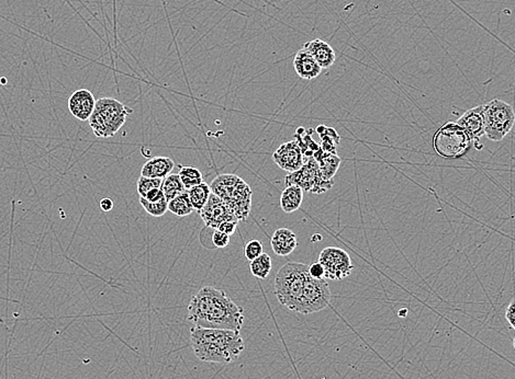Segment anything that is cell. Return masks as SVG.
I'll return each instance as SVG.
<instances>
[{"label":"cell","instance_id":"cell-1","mask_svg":"<svg viewBox=\"0 0 515 379\" xmlns=\"http://www.w3.org/2000/svg\"><path fill=\"white\" fill-rule=\"evenodd\" d=\"M187 318L198 328L240 331L244 323V309L225 291L204 286L191 297Z\"/></svg>","mask_w":515,"mask_h":379},{"label":"cell","instance_id":"cell-2","mask_svg":"<svg viewBox=\"0 0 515 379\" xmlns=\"http://www.w3.org/2000/svg\"><path fill=\"white\" fill-rule=\"evenodd\" d=\"M191 344L193 353L206 363H232L245 350L240 331L193 327Z\"/></svg>","mask_w":515,"mask_h":379},{"label":"cell","instance_id":"cell-3","mask_svg":"<svg viewBox=\"0 0 515 379\" xmlns=\"http://www.w3.org/2000/svg\"><path fill=\"white\" fill-rule=\"evenodd\" d=\"M210 189L232 210L237 221H246L252 210L253 192L242 178L237 174H220L212 181Z\"/></svg>","mask_w":515,"mask_h":379},{"label":"cell","instance_id":"cell-4","mask_svg":"<svg viewBox=\"0 0 515 379\" xmlns=\"http://www.w3.org/2000/svg\"><path fill=\"white\" fill-rule=\"evenodd\" d=\"M131 113V109L117 99L101 98L96 101L95 110L88 121L97 137L108 139L120 131Z\"/></svg>","mask_w":515,"mask_h":379},{"label":"cell","instance_id":"cell-5","mask_svg":"<svg viewBox=\"0 0 515 379\" xmlns=\"http://www.w3.org/2000/svg\"><path fill=\"white\" fill-rule=\"evenodd\" d=\"M309 277L307 264L288 262L279 269L275 277V295L281 305L294 311Z\"/></svg>","mask_w":515,"mask_h":379},{"label":"cell","instance_id":"cell-6","mask_svg":"<svg viewBox=\"0 0 515 379\" xmlns=\"http://www.w3.org/2000/svg\"><path fill=\"white\" fill-rule=\"evenodd\" d=\"M472 141L457 123L444 124L433 137V148L442 158L459 159L470 150Z\"/></svg>","mask_w":515,"mask_h":379},{"label":"cell","instance_id":"cell-7","mask_svg":"<svg viewBox=\"0 0 515 379\" xmlns=\"http://www.w3.org/2000/svg\"><path fill=\"white\" fill-rule=\"evenodd\" d=\"M484 107V135L492 141L505 139L514 125L515 114L512 105L495 99L482 105Z\"/></svg>","mask_w":515,"mask_h":379},{"label":"cell","instance_id":"cell-8","mask_svg":"<svg viewBox=\"0 0 515 379\" xmlns=\"http://www.w3.org/2000/svg\"><path fill=\"white\" fill-rule=\"evenodd\" d=\"M285 185H296L304 192L322 194L334 187V180H325L320 171L319 164L310 157L300 169L291 172L285 177Z\"/></svg>","mask_w":515,"mask_h":379},{"label":"cell","instance_id":"cell-9","mask_svg":"<svg viewBox=\"0 0 515 379\" xmlns=\"http://www.w3.org/2000/svg\"><path fill=\"white\" fill-rule=\"evenodd\" d=\"M330 300L331 291L327 281L324 279H315L309 277L304 284L294 311L304 315L318 313L330 305Z\"/></svg>","mask_w":515,"mask_h":379},{"label":"cell","instance_id":"cell-10","mask_svg":"<svg viewBox=\"0 0 515 379\" xmlns=\"http://www.w3.org/2000/svg\"><path fill=\"white\" fill-rule=\"evenodd\" d=\"M319 262L324 269V277L334 281L350 277L354 269L350 254L338 247L323 249L319 256Z\"/></svg>","mask_w":515,"mask_h":379},{"label":"cell","instance_id":"cell-11","mask_svg":"<svg viewBox=\"0 0 515 379\" xmlns=\"http://www.w3.org/2000/svg\"><path fill=\"white\" fill-rule=\"evenodd\" d=\"M199 213L208 229H216L225 222L237 221L232 210L227 208V204L219 196L212 192Z\"/></svg>","mask_w":515,"mask_h":379},{"label":"cell","instance_id":"cell-12","mask_svg":"<svg viewBox=\"0 0 515 379\" xmlns=\"http://www.w3.org/2000/svg\"><path fill=\"white\" fill-rule=\"evenodd\" d=\"M273 159L281 169L288 173L300 169L304 164V156L296 139L281 145L274 153Z\"/></svg>","mask_w":515,"mask_h":379},{"label":"cell","instance_id":"cell-13","mask_svg":"<svg viewBox=\"0 0 515 379\" xmlns=\"http://www.w3.org/2000/svg\"><path fill=\"white\" fill-rule=\"evenodd\" d=\"M457 124L461 126L472 141V146L482 149L480 139L484 135V107L478 105L470 109L458 118Z\"/></svg>","mask_w":515,"mask_h":379},{"label":"cell","instance_id":"cell-14","mask_svg":"<svg viewBox=\"0 0 515 379\" xmlns=\"http://www.w3.org/2000/svg\"><path fill=\"white\" fill-rule=\"evenodd\" d=\"M96 99L87 89H78L68 99V110L74 118L88 121L95 110Z\"/></svg>","mask_w":515,"mask_h":379},{"label":"cell","instance_id":"cell-15","mask_svg":"<svg viewBox=\"0 0 515 379\" xmlns=\"http://www.w3.org/2000/svg\"><path fill=\"white\" fill-rule=\"evenodd\" d=\"M294 72L301 79L313 80L319 77L322 68L319 66L317 61L313 59L307 49L302 47L298 51L294 59Z\"/></svg>","mask_w":515,"mask_h":379},{"label":"cell","instance_id":"cell-16","mask_svg":"<svg viewBox=\"0 0 515 379\" xmlns=\"http://www.w3.org/2000/svg\"><path fill=\"white\" fill-rule=\"evenodd\" d=\"M304 49L309 52L322 70H329L336 61L334 49L323 40L315 39L307 42L304 44Z\"/></svg>","mask_w":515,"mask_h":379},{"label":"cell","instance_id":"cell-17","mask_svg":"<svg viewBox=\"0 0 515 379\" xmlns=\"http://www.w3.org/2000/svg\"><path fill=\"white\" fill-rule=\"evenodd\" d=\"M271 249L277 256H286L296 250L298 246L296 233L288 229H279L271 237Z\"/></svg>","mask_w":515,"mask_h":379},{"label":"cell","instance_id":"cell-18","mask_svg":"<svg viewBox=\"0 0 515 379\" xmlns=\"http://www.w3.org/2000/svg\"><path fill=\"white\" fill-rule=\"evenodd\" d=\"M175 168V162L173 159L168 157H154L150 159L144 166L142 167L141 176L147 178H156V179H164L167 177L170 172Z\"/></svg>","mask_w":515,"mask_h":379},{"label":"cell","instance_id":"cell-19","mask_svg":"<svg viewBox=\"0 0 515 379\" xmlns=\"http://www.w3.org/2000/svg\"><path fill=\"white\" fill-rule=\"evenodd\" d=\"M313 158L317 160L319 164L320 171L322 174V177L325 180H334V176L338 172V168H340L341 159L338 155L329 154L325 153L322 149L320 148L319 150L313 155Z\"/></svg>","mask_w":515,"mask_h":379},{"label":"cell","instance_id":"cell-20","mask_svg":"<svg viewBox=\"0 0 515 379\" xmlns=\"http://www.w3.org/2000/svg\"><path fill=\"white\" fill-rule=\"evenodd\" d=\"M304 201V191L296 185L286 187L281 195V210L287 214L294 213L299 210Z\"/></svg>","mask_w":515,"mask_h":379},{"label":"cell","instance_id":"cell-21","mask_svg":"<svg viewBox=\"0 0 515 379\" xmlns=\"http://www.w3.org/2000/svg\"><path fill=\"white\" fill-rule=\"evenodd\" d=\"M161 191H162L168 202V201L173 200L174 198L181 194V193L186 192L187 190L181 183L178 174H168L167 177L162 180Z\"/></svg>","mask_w":515,"mask_h":379},{"label":"cell","instance_id":"cell-22","mask_svg":"<svg viewBox=\"0 0 515 379\" xmlns=\"http://www.w3.org/2000/svg\"><path fill=\"white\" fill-rule=\"evenodd\" d=\"M210 194H211L210 185H207L204 181L200 185H196V187L187 190V195H188L189 200H191V206H193V210H198V212L204 208Z\"/></svg>","mask_w":515,"mask_h":379},{"label":"cell","instance_id":"cell-23","mask_svg":"<svg viewBox=\"0 0 515 379\" xmlns=\"http://www.w3.org/2000/svg\"><path fill=\"white\" fill-rule=\"evenodd\" d=\"M167 208L170 213H173L177 217H185V216L191 215L195 210L193 206H191L188 195H187V191L178 195L173 200L168 201Z\"/></svg>","mask_w":515,"mask_h":379},{"label":"cell","instance_id":"cell-24","mask_svg":"<svg viewBox=\"0 0 515 379\" xmlns=\"http://www.w3.org/2000/svg\"><path fill=\"white\" fill-rule=\"evenodd\" d=\"M250 262L251 273L254 277L260 279H267L268 275L271 273V268H273L271 258L269 254H262L256 259Z\"/></svg>","mask_w":515,"mask_h":379},{"label":"cell","instance_id":"cell-25","mask_svg":"<svg viewBox=\"0 0 515 379\" xmlns=\"http://www.w3.org/2000/svg\"><path fill=\"white\" fill-rule=\"evenodd\" d=\"M311 131L306 132L304 127H299L297 130L296 137L297 143L299 145L300 149H301L302 155L304 156L313 157V155L319 150L321 147L318 145L313 139H311L310 135Z\"/></svg>","mask_w":515,"mask_h":379},{"label":"cell","instance_id":"cell-26","mask_svg":"<svg viewBox=\"0 0 515 379\" xmlns=\"http://www.w3.org/2000/svg\"><path fill=\"white\" fill-rule=\"evenodd\" d=\"M178 176H179V179H181V183H183L186 190L191 189V187H196V185H199L204 182L202 173H201L200 170L197 169L195 167H181Z\"/></svg>","mask_w":515,"mask_h":379},{"label":"cell","instance_id":"cell-27","mask_svg":"<svg viewBox=\"0 0 515 379\" xmlns=\"http://www.w3.org/2000/svg\"><path fill=\"white\" fill-rule=\"evenodd\" d=\"M321 139V149L329 154L338 155V144H340V136L336 133L334 128L325 126L321 133L319 134Z\"/></svg>","mask_w":515,"mask_h":379},{"label":"cell","instance_id":"cell-28","mask_svg":"<svg viewBox=\"0 0 515 379\" xmlns=\"http://www.w3.org/2000/svg\"><path fill=\"white\" fill-rule=\"evenodd\" d=\"M140 204L142 208H144L145 212L153 217H161V216L165 215L168 210V202L165 198L161 199L156 202H149L145 199L140 198Z\"/></svg>","mask_w":515,"mask_h":379},{"label":"cell","instance_id":"cell-29","mask_svg":"<svg viewBox=\"0 0 515 379\" xmlns=\"http://www.w3.org/2000/svg\"><path fill=\"white\" fill-rule=\"evenodd\" d=\"M163 179H156V178L140 177L137 180V193L140 198H144L147 193L154 189H161Z\"/></svg>","mask_w":515,"mask_h":379},{"label":"cell","instance_id":"cell-30","mask_svg":"<svg viewBox=\"0 0 515 379\" xmlns=\"http://www.w3.org/2000/svg\"><path fill=\"white\" fill-rule=\"evenodd\" d=\"M262 254H264L263 244L258 239H252L245 244L244 256L248 261L256 259Z\"/></svg>","mask_w":515,"mask_h":379},{"label":"cell","instance_id":"cell-31","mask_svg":"<svg viewBox=\"0 0 515 379\" xmlns=\"http://www.w3.org/2000/svg\"><path fill=\"white\" fill-rule=\"evenodd\" d=\"M211 242L216 248H225L229 246L230 236L219 229H212Z\"/></svg>","mask_w":515,"mask_h":379},{"label":"cell","instance_id":"cell-32","mask_svg":"<svg viewBox=\"0 0 515 379\" xmlns=\"http://www.w3.org/2000/svg\"><path fill=\"white\" fill-rule=\"evenodd\" d=\"M309 274L315 279H324V269H323L322 264L320 262L311 264L309 267Z\"/></svg>","mask_w":515,"mask_h":379},{"label":"cell","instance_id":"cell-33","mask_svg":"<svg viewBox=\"0 0 515 379\" xmlns=\"http://www.w3.org/2000/svg\"><path fill=\"white\" fill-rule=\"evenodd\" d=\"M237 224H239V221L225 222V223H222L216 229H219L222 233H227V236L231 237L235 233V231H237Z\"/></svg>","mask_w":515,"mask_h":379},{"label":"cell","instance_id":"cell-34","mask_svg":"<svg viewBox=\"0 0 515 379\" xmlns=\"http://www.w3.org/2000/svg\"><path fill=\"white\" fill-rule=\"evenodd\" d=\"M505 319H507V323L510 325L511 328L515 329V302H512L509 304V306L505 310Z\"/></svg>","mask_w":515,"mask_h":379},{"label":"cell","instance_id":"cell-35","mask_svg":"<svg viewBox=\"0 0 515 379\" xmlns=\"http://www.w3.org/2000/svg\"><path fill=\"white\" fill-rule=\"evenodd\" d=\"M163 198H165V196H164V194H163L161 189H154L152 190V191H150V192L147 193V194L145 195L144 198L143 199L149 201V202H156V201L161 200V199Z\"/></svg>","mask_w":515,"mask_h":379},{"label":"cell","instance_id":"cell-36","mask_svg":"<svg viewBox=\"0 0 515 379\" xmlns=\"http://www.w3.org/2000/svg\"><path fill=\"white\" fill-rule=\"evenodd\" d=\"M99 206H100V208L103 212H110L114 208V201L111 200L110 198H103L99 202Z\"/></svg>","mask_w":515,"mask_h":379},{"label":"cell","instance_id":"cell-37","mask_svg":"<svg viewBox=\"0 0 515 379\" xmlns=\"http://www.w3.org/2000/svg\"><path fill=\"white\" fill-rule=\"evenodd\" d=\"M311 240L313 241V242H318V241L322 240V236H321L320 233H315V235L311 237Z\"/></svg>","mask_w":515,"mask_h":379},{"label":"cell","instance_id":"cell-38","mask_svg":"<svg viewBox=\"0 0 515 379\" xmlns=\"http://www.w3.org/2000/svg\"><path fill=\"white\" fill-rule=\"evenodd\" d=\"M398 316L399 317L405 318L408 316V309L407 308H403V309H400L399 313H398Z\"/></svg>","mask_w":515,"mask_h":379}]
</instances>
